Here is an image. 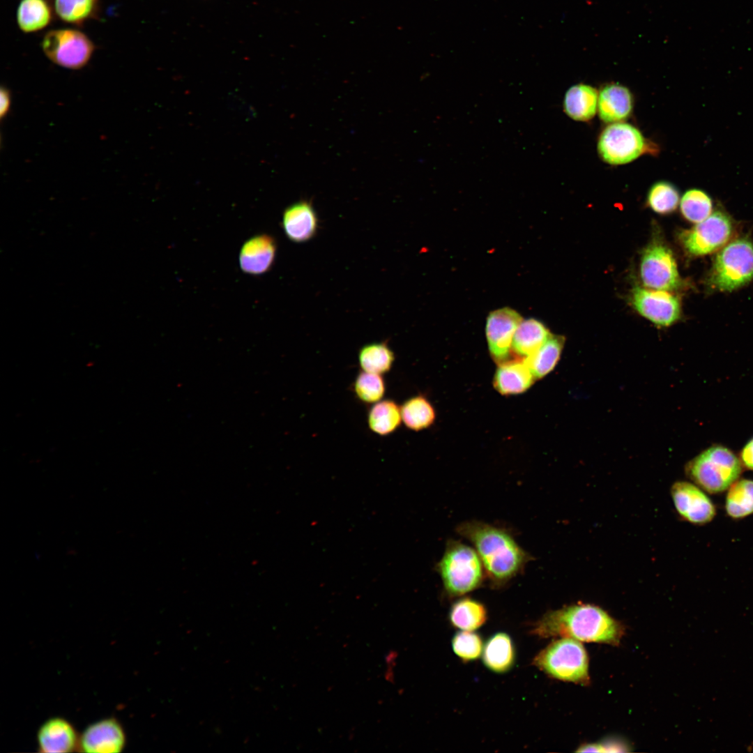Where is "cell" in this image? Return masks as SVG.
<instances>
[{
	"instance_id": "cb8c5ba5",
	"label": "cell",
	"mask_w": 753,
	"mask_h": 753,
	"mask_svg": "<svg viewBox=\"0 0 753 753\" xmlns=\"http://www.w3.org/2000/svg\"><path fill=\"white\" fill-rule=\"evenodd\" d=\"M448 616L455 628L460 630L474 631L485 623L487 611L480 601L464 597L452 604Z\"/></svg>"
},
{
	"instance_id": "2e32d148",
	"label": "cell",
	"mask_w": 753,
	"mask_h": 753,
	"mask_svg": "<svg viewBox=\"0 0 753 753\" xmlns=\"http://www.w3.org/2000/svg\"><path fill=\"white\" fill-rule=\"evenodd\" d=\"M276 250L275 241L271 236L260 234L252 237L243 245L240 251L241 270L253 275L266 273L273 266Z\"/></svg>"
},
{
	"instance_id": "83f0119b",
	"label": "cell",
	"mask_w": 753,
	"mask_h": 753,
	"mask_svg": "<svg viewBox=\"0 0 753 753\" xmlns=\"http://www.w3.org/2000/svg\"><path fill=\"white\" fill-rule=\"evenodd\" d=\"M402 420L409 429L420 431L430 427L435 420V410L423 395H416L406 400L400 407Z\"/></svg>"
},
{
	"instance_id": "9c48e42d",
	"label": "cell",
	"mask_w": 753,
	"mask_h": 753,
	"mask_svg": "<svg viewBox=\"0 0 753 753\" xmlns=\"http://www.w3.org/2000/svg\"><path fill=\"white\" fill-rule=\"evenodd\" d=\"M733 233L730 217L717 211L704 220L680 234L685 250L692 256H701L717 250L726 244Z\"/></svg>"
},
{
	"instance_id": "603a6c76",
	"label": "cell",
	"mask_w": 753,
	"mask_h": 753,
	"mask_svg": "<svg viewBox=\"0 0 753 753\" xmlns=\"http://www.w3.org/2000/svg\"><path fill=\"white\" fill-rule=\"evenodd\" d=\"M54 6L49 0H20L16 11L18 28L30 33L47 27L53 20Z\"/></svg>"
},
{
	"instance_id": "836d02e7",
	"label": "cell",
	"mask_w": 753,
	"mask_h": 753,
	"mask_svg": "<svg viewBox=\"0 0 753 753\" xmlns=\"http://www.w3.org/2000/svg\"><path fill=\"white\" fill-rule=\"evenodd\" d=\"M483 647L481 637L473 631H459L452 639L453 652L464 662L478 659L482 655Z\"/></svg>"
},
{
	"instance_id": "5b68a950",
	"label": "cell",
	"mask_w": 753,
	"mask_h": 753,
	"mask_svg": "<svg viewBox=\"0 0 753 753\" xmlns=\"http://www.w3.org/2000/svg\"><path fill=\"white\" fill-rule=\"evenodd\" d=\"M533 664L552 678L586 685L590 683L588 654L579 641L556 639L541 650Z\"/></svg>"
},
{
	"instance_id": "8fae6325",
	"label": "cell",
	"mask_w": 753,
	"mask_h": 753,
	"mask_svg": "<svg viewBox=\"0 0 753 753\" xmlns=\"http://www.w3.org/2000/svg\"><path fill=\"white\" fill-rule=\"evenodd\" d=\"M522 320L521 314L509 307L493 310L487 316L486 338L491 357L497 365L514 359L511 357L512 340Z\"/></svg>"
},
{
	"instance_id": "7a4b0ae2",
	"label": "cell",
	"mask_w": 753,
	"mask_h": 753,
	"mask_svg": "<svg viewBox=\"0 0 753 753\" xmlns=\"http://www.w3.org/2000/svg\"><path fill=\"white\" fill-rule=\"evenodd\" d=\"M624 626L605 610L579 602L545 614L533 625L532 634L541 638L570 637L579 641L618 645Z\"/></svg>"
},
{
	"instance_id": "d4e9b609",
	"label": "cell",
	"mask_w": 753,
	"mask_h": 753,
	"mask_svg": "<svg viewBox=\"0 0 753 753\" xmlns=\"http://www.w3.org/2000/svg\"><path fill=\"white\" fill-rule=\"evenodd\" d=\"M564 342L563 336L552 334L536 352L524 359L535 379L543 378L554 370L561 358Z\"/></svg>"
},
{
	"instance_id": "ba28073f",
	"label": "cell",
	"mask_w": 753,
	"mask_h": 753,
	"mask_svg": "<svg viewBox=\"0 0 753 753\" xmlns=\"http://www.w3.org/2000/svg\"><path fill=\"white\" fill-rule=\"evenodd\" d=\"M648 144L634 126L617 122L608 125L601 132L598 151L602 160L618 165L630 162L647 152Z\"/></svg>"
},
{
	"instance_id": "d6a6232c",
	"label": "cell",
	"mask_w": 753,
	"mask_h": 753,
	"mask_svg": "<svg viewBox=\"0 0 753 753\" xmlns=\"http://www.w3.org/2000/svg\"><path fill=\"white\" fill-rule=\"evenodd\" d=\"M353 391L361 402L374 404L382 400L386 385L381 374L363 370L355 379Z\"/></svg>"
},
{
	"instance_id": "e575fe53",
	"label": "cell",
	"mask_w": 753,
	"mask_h": 753,
	"mask_svg": "<svg viewBox=\"0 0 753 753\" xmlns=\"http://www.w3.org/2000/svg\"><path fill=\"white\" fill-rule=\"evenodd\" d=\"M625 743L616 740L605 741L600 743L585 744L579 747L577 752H628L629 750Z\"/></svg>"
},
{
	"instance_id": "e0dca14e",
	"label": "cell",
	"mask_w": 753,
	"mask_h": 753,
	"mask_svg": "<svg viewBox=\"0 0 753 753\" xmlns=\"http://www.w3.org/2000/svg\"><path fill=\"white\" fill-rule=\"evenodd\" d=\"M282 224L290 241L304 243L312 239L317 234L319 222L312 204L307 201H300L285 209Z\"/></svg>"
},
{
	"instance_id": "8d00e7d4",
	"label": "cell",
	"mask_w": 753,
	"mask_h": 753,
	"mask_svg": "<svg viewBox=\"0 0 753 753\" xmlns=\"http://www.w3.org/2000/svg\"><path fill=\"white\" fill-rule=\"evenodd\" d=\"M0 100V117L3 119L8 113L11 103L10 93L6 87L1 88Z\"/></svg>"
},
{
	"instance_id": "ac0fdd59",
	"label": "cell",
	"mask_w": 753,
	"mask_h": 753,
	"mask_svg": "<svg viewBox=\"0 0 753 753\" xmlns=\"http://www.w3.org/2000/svg\"><path fill=\"white\" fill-rule=\"evenodd\" d=\"M633 98L630 90L620 84L604 86L598 93V112L609 123L621 122L632 113Z\"/></svg>"
},
{
	"instance_id": "7402d4cb",
	"label": "cell",
	"mask_w": 753,
	"mask_h": 753,
	"mask_svg": "<svg viewBox=\"0 0 753 753\" xmlns=\"http://www.w3.org/2000/svg\"><path fill=\"white\" fill-rule=\"evenodd\" d=\"M598 101V92L594 87L577 84L566 91L563 109L569 117L575 121H588L596 114Z\"/></svg>"
},
{
	"instance_id": "9a60e30c",
	"label": "cell",
	"mask_w": 753,
	"mask_h": 753,
	"mask_svg": "<svg viewBox=\"0 0 753 753\" xmlns=\"http://www.w3.org/2000/svg\"><path fill=\"white\" fill-rule=\"evenodd\" d=\"M40 752L67 753L79 750V735L74 725L62 717L45 721L37 732Z\"/></svg>"
},
{
	"instance_id": "5bb4252c",
	"label": "cell",
	"mask_w": 753,
	"mask_h": 753,
	"mask_svg": "<svg viewBox=\"0 0 753 753\" xmlns=\"http://www.w3.org/2000/svg\"><path fill=\"white\" fill-rule=\"evenodd\" d=\"M126 734L121 722L110 717L98 720L79 734V751L86 753L121 752Z\"/></svg>"
},
{
	"instance_id": "4fadbf2b",
	"label": "cell",
	"mask_w": 753,
	"mask_h": 753,
	"mask_svg": "<svg viewBox=\"0 0 753 753\" xmlns=\"http://www.w3.org/2000/svg\"><path fill=\"white\" fill-rule=\"evenodd\" d=\"M631 301L641 315L660 326L673 324L680 315L678 299L667 291L637 287L632 290Z\"/></svg>"
},
{
	"instance_id": "d590c367",
	"label": "cell",
	"mask_w": 753,
	"mask_h": 753,
	"mask_svg": "<svg viewBox=\"0 0 753 753\" xmlns=\"http://www.w3.org/2000/svg\"><path fill=\"white\" fill-rule=\"evenodd\" d=\"M740 460L744 467L753 471V437L743 448Z\"/></svg>"
},
{
	"instance_id": "52a82bcc",
	"label": "cell",
	"mask_w": 753,
	"mask_h": 753,
	"mask_svg": "<svg viewBox=\"0 0 753 753\" xmlns=\"http://www.w3.org/2000/svg\"><path fill=\"white\" fill-rule=\"evenodd\" d=\"M40 45L52 63L72 70L85 66L95 51L89 37L76 29L50 30L43 36Z\"/></svg>"
},
{
	"instance_id": "1f68e13d",
	"label": "cell",
	"mask_w": 753,
	"mask_h": 753,
	"mask_svg": "<svg viewBox=\"0 0 753 753\" xmlns=\"http://www.w3.org/2000/svg\"><path fill=\"white\" fill-rule=\"evenodd\" d=\"M680 197L678 189L672 183L660 181L649 189L647 203L651 208L660 214H668L678 206Z\"/></svg>"
},
{
	"instance_id": "8992f818",
	"label": "cell",
	"mask_w": 753,
	"mask_h": 753,
	"mask_svg": "<svg viewBox=\"0 0 753 753\" xmlns=\"http://www.w3.org/2000/svg\"><path fill=\"white\" fill-rule=\"evenodd\" d=\"M753 279V243L747 238L734 240L716 255L708 283L720 291H732Z\"/></svg>"
},
{
	"instance_id": "f546056e",
	"label": "cell",
	"mask_w": 753,
	"mask_h": 753,
	"mask_svg": "<svg viewBox=\"0 0 753 753\" xmlns=\"http://www.w3.org/2000/svg\"><path fill=\"white\" fill-rule=\"evenodd\" d=\"M395 355L384 342L364 345L358 352V362L363 371L382 374L390 370Z\"/></svg>"
},
{
	"instance_id": "4316f807",
	"label": "cell",
	"mask_w": 753,
	"mask_h": 753,
	"mask_svg": "<svg viewBox=\"0 0 753 753\" xmlns=\"http://www.w3.org/2000/svg\"><path fill=\"white\" fill-rule=\"evenodd\" d=\"M401 409L392 400H380L368 412L369 428L375 434L386 436L394 432L402 421Z\"/></svg>"
},
{
	"instance_id": "7c38bea8",
	"label": "cell",
	"mask_w": 753,
	"mask_h": 753,
	"mask_svg": "<svg viewBox=\"0 0 753 753\" xmlns=\"http://www.w3.org/2000/svg\"><path fill=\"white\" fill-rule=\"evenodd\" d=\"M677 514L683 520L694 525L711 522L716 508L702 489L687 481H676L670 489Z\"/></svg>"
},
{
	"instance_id": "f1b7e54d",
	"label": "cell",
	"mask_w": 753,
	"mask_h": 753,
	"mask_svg": "<svg viewBox=\"0 0 753 753\" xmlns=\"http://www.w3.org/2000/svg\"><path fill=\"white\" fill-rule=\"evenodd\" d=\"M725 500L727 514L732 519H742L753 514V480H736L728 489Z\"/></svg>"
},
{
	"instance_id": "4dcf8cb0",
	"label": "cell",
	"mask_w": 753,
	"mask_h": 753,
	"mask_svg": "<svg viewBox=\"0 0 753 753\" xmlns=\"http://www.w3.org/2000/svg\"><path fill=\"white\" fill-rule=\"evenodd\" d=\"M680 207L681 213L685 219L692 222L699 223L711 214L713 201L705 191L692 188L683 194Z\"/></svg>"
},
{
	"instance_id": "30bf717a",
	"label": "cell",
	"mask_w": 753,
	"mask_h": 753,
	"mask_svg": "<svg viewBox=\"0 0 753 753\" xmlns=\"http://www.w3.org/2000/svg\"><path fill=\"white\" fill-rule=\"evenodd\" d=\"M640 274L644 284L657 290H673L681 284L676 260L663 243L649 244L641 256Z\"/></svg>"
},
{
	"instance_id": "ffe728a7",
	"label": "cell",
	"mask_w": 753,
	"mask_h": 753,
	"mask_svg": "<svg viewBox=\"0 0 753 753\" xmlns=\"http://www.w3.org/2000/svg\"><path fill=\"white\" fill-rule=\"evenodd\" d=\"M551 333L540 321L530 318L522 320L512 340V356L524 360L536 352L550 337Z\"/></svg>"
},
{
	"instance_id": "3957f363",
	"label": "cell",
	"mask_w": 753,
	"mask_h": 753,
	"mask_svg": "<svg viewBox=\"0 0 753 753\" xmlns=\"http://www.w3.org/2000/svg\"><path fill=\"white\" fill-rule=\"evenodd\" d=\"M435 570L449 598L465 595L479 588L486 579L483 565L475 549L455 539L447 540Z\"/></svg>"
},
{
	"instance_id": "277c9868",
	"label": "cell",
	"mask_w": 753,
	"mask_h": 753,
	"mask_svg": "<svg viewBox=\"0 0 753 753\" xmlns=\"http://www.w3.org/2000/svg\"><path fill=\"white\" fill-rule=\"evenodd\" d=\"M687 476L697 486L710 494L728 489L740 477L742 464L729 448L713 446L688 462Z\"/></svg>"
},
{
	"instance_id": "6da1fadb",
	"label": "cell",
	"mask_w": 753,
	"mask_h": 753,
	"mask_svg": "<svg viewBox=\"0 0 753 753\" xmlns=\"http://www.w3.org/2000/svg\"><path fill=\"white\" fill-rule=\"evenodd\" d=\"M455 531L473 545L483 565L486 580L493 588L506 586L533 559L504 528L469 520L459 524Z\"/></svg>"
},
{
	"instance_id": "484cf974",
	"label": "cell",
	"mask_w": 753,
	"mask_h": 753,
	"mask_svg": "<svg viewBox=\"0 0 753 753\" xmlns=\"http://www.w3.org/2000/svg\"><path fill=\"white\" fill-rule=\"evenodd\" d=\"M101 0H53L56 16L63 22L81 26L98 17Z\"/></svg>"
},
{
	"instance_id": "44dd1931",
	"label": "cell",
	"mask_w": 753,
	"mask_h": 753,
	"mask_svg": "<svg viewBox=\"0 0 753 753\" xmlns=\"http://www.w3.org/2000/svg\"><path fill=\"white\" fill-rule=\"evenodd\" d=\"M482 662L490 671L503 674L510 670L515 661V649L511 637L499 632L486 641L482 653Z\"/></svg>"
},
{
	"instance_id": "d6986e66",
	"label": "cell",
	"mask_w": 753,
	"mask_h": 753,
	"mask_svg": "<svg viewBox=\"0 0 753 753\" xmlns=\"http://www.w3.org/2000/svg\"><path fill=\"white\" fill-rule=\"evenodd\" d=\"M535 380L524 360L514 358L498 365L493 385L501 395H512L526 391Z\"/></svg>"
}]
</instances>
